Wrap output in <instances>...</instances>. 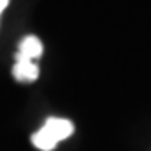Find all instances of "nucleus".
Wrapping results in <instances>:
<instances>
[{"mask_svg": "<svg viewBox=\"0 0 151 151\" xmlns=\"http://www.w3.org/2000/svg\"><path fill=\"white\" fill-rule=\"evenodd\" d=\"M13 77L18 82H33L38 78V68L31 58L17 53V64L13 68Z\"/></svg>", "mask_w": 151, "mask_h": 151, "instance_id": "2", "label": "nucleus"}, {"mask_svg": "<svg viewBox=\"0 0 151 151\" xmlns=\"http://www.w3.org/2000/svg\"><path fill=\"white\" fill-rule=\"evenodd\" d=\"M7 4H9V0H0V15H2V11L7 7Z\"/></svg>", "mask_w": 151, "mask_h": 151, "instance_id": "4", "label": "nucleus"}, {"mask_svg": "<svg viewBox=\"0 0 151 151\" xmlns=\"http://www.w3.org/2000/svg\"><path fill=\"white\" fill-rule=\"evenodd\" d=\"M42 51H44V46H42V42L37 38V37H26L22 42H20V47H18V53L20 55H24L31 60H35L42 55Z\"/></svg>", "mask_w": 151, "mask_h": 151, "instance_id": "3", "label": "nucleus"}, {"mask_svg": "<svg viewBox=\"0 0 151 151\" xmlns=\"http://www.w3.org/2000/svg\"><path fill=\"white\" fill-rule=\"evenodd\" d=\"M75 131L73 122L68 118H58V116H51L46 120V124L42 126L38 131L31 137V142L35 147L40 151H51L55 149L60 140L71 137Z\"/></svg>", "mask_w": 151, "mask_h": 151, "instance_id": "1", "label": "nucleus"}]
</instances>
